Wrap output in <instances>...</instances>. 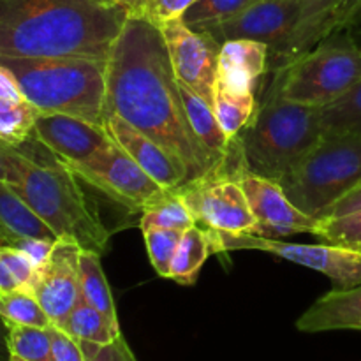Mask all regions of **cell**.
Returning <instances> with one entry per match:
<instances>
[{"label":"cell","instance_id":"cell-1","mask_svg":"<svg viewBox=\"0 0 361 361\" xmlns=\"http://www.w3.org/2000/svg\"><path fill=\"white\" fill-rule=\"evenodd\" d=\"M106 111L161 145L183 169L185 185L222 162L194 134L161 28L143 18H127L111 48Z\"/></svg>","mask_w":361,"mask_h":361},{"label":"cell","instance_id":"cell-2","mask_svg":"<svg viewBox=\"0 0 361 361\" xmlns=\"http://www.w3.org/2000/svg\"><path fill=\"white\" fill-rule=\"evenodd\" d=\"M129 18L102 0H0V56L106 60Z\"/></svg>","mask_w":361,"mask_h":361},{"label":"cell","instance_id":"cell-3","mask_svg":"<svg viewBox=\"0 0 361 361\" xmlns=\"http://www.w3.org/2000/svg\"><path fill=\"white\" fill-rule=\"evenodd\" d=\"M20 150L23 157L18 166V180L11 187L48 224L56 238H71L83 250L102 256L111 233L85 194L80 178L53 154L46 161H39L23 148Z\"/></svg>","mask_w":361,"mask_h":361},{"label":"cell","instance_id":"cell-4","mask_svg":"<svg viewBox=\"0 0 361 361\" xmlns=\"http://www.w3.org/2000/svg\"><path fill=\"white\" fill-rule=\"evenodd\" d=\"M39 113L106 123V60L83 56H0Z\"/></svg>","mask_w":361,"mask_h":361},{"label":"cell","instance_id":"cell-5","mask_svg":"<svg viewBox=\"0 0 361 361\" xmlns=\"http://www.w3.org/2000/svg\"><path fill=\"white\" fill-rule=\"evenodd\" d=\"M321 137V109L288 101L274 78L252 123H247L236 141L247 169L281 182Z\"/></svg>","mask_w":361,"mask_h":361},{"label":"cell","instance_id":"cell-6","mask_svg":"<svg viewBox=\"0 0 361 361\" xmlns=\"http://www.w3.org/2000/svg\"><path fill=\"white\" fill-rule=\"evenodd\" d=\"M279 183L300 210L319 219L361 185V134L323 136Z\"/></svg>","mask_w":361,"mask_h":361},{"label":"cell","instance_id":"cell-7","mask_svg":"<svg viewBox=\"0 0 361 361\" xmlns=\"http://www.w3.org/2000/svg\"><path fill=\"white\" fill-rule=\"evenodd\" d=\"M274 78L288 101L326 108L361 81V46L351 28L335 30Z\"/></svg>","mask_w":361,"mask_h":361},{"label":"cell","instance_id":"cell-8","mask_svg":"<svg viewBox=\"0 0 361 361\" xmlns=\"http://www.w3.org/2000/svg\"><path fill=\"white\" fill-rule=\"evenodd\" d=\"M238 154L235 137L228 155L217 168L180 187L178 192L192 212L196 224L231 235H254L257 221L235 173Z\"/></svg>","mask_w":361,"mask_h":361},{"label":"cell","instance_id":"cell-9","mask_svg":"<svg viewBox=\"0 0 361 361\" xmlns=\"http://www.w3.org/2000/svg\"><path fill=\"white\" fill-rule=\"evenodd\" d=\"M214 252L231 250H261L300 267L326 275L331 289H351L361 284V252L330 243H293L259 235H231L208 229Z\"/></svg>","mask_w":361,"mask_h":361},{"label":"cell","instance_id":"cell-10","mask_svg":"<svg viewBox=\"0 0 361 361\" xmlns=\"http://www.w3.org/2000/svg\"><path fill=\"white\" fill-rule=\"evenodd\" d=\"M73 173L130 212H143L169 192L115 141Z\"/></svg>","mask_w":361,"mask_h":361},{"label":"cell","instance_id":"cell-11","mask_svg":"<svg viewBox=\"0 0 361 361\" xmlns=\"http://www.w3.org/2000/svg\"><path fill=\"white\" fill-rule=\"evenodd\" d=\"M235 173L236 178L242 183L250 212L257 221L254 235L268 236V238H279V236H289L296 233L314 235L317 228V219L300 210L286 196L281 183L247 169L242 152L238 154Z\"/></svg>","mask_w":361,"mask_h":361},{"label":"cell","instance_id":"cell-12","mask_svg":"<svg viewBox=\"0 0 361 361\" xmlns=\"http://www.w3.org/2000/svg\"><path fill=\"white\" fill-rule=\"evenodd\" d=\"M159 28L164 37L176 80L185 83L212 104L222 44H219L208 32H197L187 27L182 18L168 21Z\"/></svg>","mask_w":361,"mask_h":361},{"label":"cell","instance_id":"cell-13","mask_svg":"<svg viewBox=\"0 0 361 361\" xmlns=\"http://www.w3.org/2000/svg\"><path fill=\"white\" fill-rule=\"evenodd\" d=\"M34 137L71 171L97 157L113 141L104 126L66 113H39Z\"/></svg>","mask_w":361,"mask_h":361},{"label":"cell","instance_id":"cell-14","mask_svg":"<svg viewBox=\"0 0 361 361\" xmlns=\"http://www.w3.org/2000/svg\"><path fill=\"white\" fill-rule=\"evenodd\" d=\"M80 252L81 247L74 240L56 238L48 259L39 268L34 295L56 328L81 302Z\"/></svg>","mask_w":361,"mask_h":361},{"label":"cell","instance_id":"cell-15","mask_svg":"<svg viewBox=\"0 0 361 361\" xmlns=\"http://www.w3.org/2000/svg\"><path fill=\"white\" fill-rule=\"evenodd\" d=\"M300 0H254L236 16L208 28L224 44L228 41H256L275 49L289 37L298 20Z\"/></svg>","mask_w":361,"mask_h":361},{"label":"cell","instance_id":"cell-16","mask_svg":"<svg viewBox=\"0 0 361 361\" xmlns=\"http://www.w3.org/2000/svg\"><path fill=\"white\" fill-rule=\"evenodd\" d=\"M106 130L111 140L129 154L152 178L169 190H178L185 185V173L178 162L159 143L120 118L115 113L106 111Z\"/></svg>","mask_w":361,"mask_h":361},{"label":"cell","instance_id":"cell-17","mask_svg":"<svg viewBox=\"0 0 361 361\" xmlns=\"http://www.w3.org/2000/svg\"><path fill=\"white\" fill-rule=\"evenodd\" d=\"M342 0H300L298 20L289 37L270 51L268 71L286 69L331 34L334 18Z\"/></svg>","mask_w":361,"mask_h":361},{"label":"cell","instance_id":"cell-18","mask_svg":"<svg viewBox=\"0 0 361 361\" xmlns=\"http://www.w3.org/2000/svg\"><path fill=\"white\" fill-rule=\"evenodd\" d=\"M303 334L361 331V284L351 289H331L317 298L296 321Z\"/></svg>","mask_w":361,"mask_h":361},{"label":"cell","instance_id":"cell-19","mask_svg":"<svg viewBox=\"0 0 361 361\" xmlns=\"http://www.w3.org/2000/svg\"><path fill=\"white\" fill-rule=\"evenodd\" d=\"M270 48L256 41H228L222 44L215 83L238 92L256 94V85L268 73Z\"/></svg>","mask_w":361,"mask_h":361},{"label":"cell","instance_id":"cell-20","mask_svg":"<svg viewBox=\"0 0 361 361\" xmlns=\"http://www.w3.org/2000/svg\"><path fill=\"white\" fill-rule=\"evenodd\" d=\"M39 109L28 101L13 74L0 66V141L21 147L34 137Z\"/></svg>","mask_w":361,"mask_h":361},{"label":"cell","instance_id":"cell-21","mask_svg":"<svg viewBox=\"0 0 361 361\" xmlns=\"http://www.w3.org/2000/svg\"><path fill=\"white\" fill-rule=\"evenodd\" d=\"M0 228L14 240L37 238L55 242L56 235L6 182H0Z\"/></svg>","mask_w":361,"mask_h":361},{"label":"cell","instance_id":"cell-22","mask_svg":"<svg viewBox=\"0 0 361 361\" xmlns=\"http://www.w3.org/2000/svg\"><path fill=\"white\" fill-rule=\"evenodd\" d=\"M178 87L183 106H185L187 120H189L194 134L219 161H224L229 148H231V140H228V136L222 130L212 104L182 81H178Z\"/></svg>","mask_w":361,"mask_h":361},{"label":"cell","instance_id":"cell-23","mask_svg":"<svg viewBox=\"0 0 361 361\" xmlns=\"http://www.w3.org/2000/svg\"><path fill=\"white\" fill-rule=\"evenodd\" d=\"M214 252L207 228L192 226L183 231L180 245L176 249L171 264V281L182 286H192L197 282L200 271L207 263L208 256Z\"/></svg>","mask_w":361,"mask_h":361},{"label":"cell","instance_id":"cell-24","mask_svg":"<svg viewBox=\"0 0 361 361\" xmlns=\"http://www.w3.org/2000/svg\"><path fill=\"white\" fill-rule=\"evenodd\" d=\"M60 330L66 331L74 341L90 342V344L97 345L109 344L122 335L118 323L109 319L106 314L92 307L83 298L74 307V310L69 314L66 323L60 326Z\"/></svg>","mask_w":361,"mask_h":361},{"label":"cell","instance_id":"cell-25","mask_svg":"<svg viewBox=\"0 0 361 361\" xmlns=\"http://www.w3.org/2000/svg\"><path fill=\"white\" fill-rule=\"evenodd\" d=\"M214 111L228 140H235L247 127L256 113V94L238 92L215 83L214 87Z\"/></svg>","mask_w":361,"mask_h":361},{"label":"cell","instance_id":"cell-26","mask_svg":"<svg viewBox=\"0 0 361 361\" xmlns=\"http://www.w3.org/2000/svg\"><path fill=\"white\" fill-rule=\"evenodd\" d=\"M80 288L81 298L111 321L118 323L116 316L115 298H113L111 288L108 284L104 270L101 264V254L92 252V250H83L80 252Z\"/></svg>","mask_w":361,"mask_h":361},{"label":"cell","instance_id":"cell-27","mask_svg":"<svg viewBox=\"0 0 361 361\" xmlns=\"http://www.w3.org/2000/svg\"><path fill=\"white\" fill-rule=\"evenodd\" d=\"M192 226H196V219H194L192 212L187 207L185 200L180 196L178 190H169L162 200L141 212V231L152 228L185 231Z\"/></svg>","mask_w":361,"mask_h":361},{"label":"cell","instance_id":"cell-28","mask_svg":"<svg viewBox=\"0 0 361 361\" xmlns=\"http://www.w3.org/2000/svg\"><path fill=\"white\" fill-rule=\"evenodd\" d=\"M323 136L361 134V81L338 101L321 108Z\"/></svg>","mask_w":361,"mask_h":361},{"label":"cell","instance_id":"cell-29","mask_svg":"<svg viewBox=\"0 0 361 361\" xmlns=\"http://www.w3.org/2000/svg\"><path fill=\"white\" fill-rule=\"evenodd\" d=\"M39 279V268L27 254L14 245L0 247V293H34Z\"/></svg>","mask_w":361,"mask_h":361},{"label":"cell","instance_id":"cell-30","mask_svg":"<svg viewBox=\"0 0 361 361\" xmlns=\"http://www.w3.org/2000/svg\"><path fill=\"white\" fill-rule=\"evenodd\" d=\"M0 317L6 324L34 328L51 326L48 314L44 312L34 293L23 291V289L0 293Z\"/></svg>","mask_w":361,"mask_h":361},{"label":"cell","instance_id":"cell-31","mask_svg":"<svg viewBox=\"0 0 361 361\" xmlns=\"http://www.w3.org/2000/svg\"><path fill=\"white\" fill-rule=\"evenodd\" d=\"M11 356L25 361H56L49 328L7 324Z\"/></svg>","mask_w":361,"mask_h":361},{"label":"cell","instance_id":"cell-32","mask_svg":"<svg viewBox=\"0 0 361 361\" xmlns=\"http://www.w3.org/2000/svg\"><path fill=\"white\" fill-rule=\"evenodd\" d=\"M254 0H196L183 13L182 20L192 30L204 32L242 13Z\"/></svg>","mask_w":361,"mask_h":361},{"label":"cell","instance_id":"cell-33","mask_svg":"<svg viewBox=\"0 0 361 361\" xmlns=\"http://www.w3.org/2000/svg\"><path fill=\"white\" fill-rule=\"evenodd\" d=\"M314 236L321 243L345 247L361 252V210L341 217L317 219Z\"/></svg>","mask_w":361,"mask_h":361},{"label":"cell","instance_id":"cell-34","mask_svg":"<svg viewBox=\"0 0 361 361\" xmlns=\"http://www.w3.org/2000/svg\"><path fill=\"white\" fill-rule=\"evenodd\" d=\"M145 243H147V252L150 257V263L154 270L161 277H171V264L175 259L176 249L180 245L183 231L178 229H161L152 228L143 231Z\"/></svg>","mask_w":361,"mask_h":361},{"label":"cell","instance_id":"cell-35","mask_svg":"<svg viewBox=\"0 0 361 361\" xmlns=\"http://www.w3.org/2000/svg\"><path fill=\"white\" fill-rule=\"evenodd\" d=\"M196 0H140L129 16L143 18L150 23L162 27L168 21L182 18Z\"/></svg>","mask_w":361,"mask_h":361},{"label":"cell","instance_id":"cell-36","mask_svg":"<svg viewBox=\"0 0 361 361\" xmlns=\"http://www.w3.org/2000/svg\"><path fill=\"white\" fill-rule=\"evenodd\" d=\"M85 356L88 361H137L130 345L127 344L126 337L120 335L109 344H90V342H80Z\"/></svg>","mask_w":361,"mask_h":361},{"label":"cell","instance_id":"cell-37","mask_svg":"<svg viewBox=\"0 0 361 361\" xmlns=\"http://www.w3.org/2000/svg\"><path fill=\"white\" fill-rule=\"evenodd\" d=\"M49 334H51L53 353H55L56 361H88L80 342L69 337L66 331L51 324Z\"/></svg>","mask_w":361,"mask_h":361},{"label":"cell","instance_id":"cell-38","mask_svg":"<svg viewBox=\"0 0 361 361\" xmlns=\"http://www.w3.org/2000/svg\"><path fill=\"white\" fill-rule=\"evenodd\" d=\"M23 152L18 147L0 141V182L13 185L18 180V166H20Z\"/></svg>","mask_w":361,"mask_h":361},{"label":"cell","instance_id":"cell-39","mask_svg":"<svg viewBox=\"0 0 361 361\" xmlns=\"http://www.w3.org/2000/svg\"><path fill=\"white\" fill-rule=\"evenodd\" d=\"M53 243L55 242H48V240H37V238H18L14 240L13 245L18 247V249L23 250L35 264L37 268H41L44 264V261L48 259L49 250H51Z\"/></svg>","mask_w":361,"mask_h":361},{"label":"cell","instance_id":"cell-40","mask_svg":"<svg viewBox=\"0 0 361 361\" xmlns=\"http://www.w3.org/2000/svg\"><path fill=\"white\" fill-rule=\"evenodd\" d=\"M358 210H361V185L356 187V189H353L349 194H345L341 201H337L334 207L328 208L319 219L341 217V215H348Z\"/></svg>","mask_w":361,"mask_h":361},{"label":"cell","instance_id":"cell-41","mask_svg":"<svg viewBox=\"0 0 361 361\" xmlns=\"http://www.w3.org/2000/svg\"><path fill=\"white\" fill-rule=\"evenodd\" d=\"M360 6H361V0H342V4L338 6L337 13H335L334 28H331V32L342 30V28H345L349 18H351L353 14L356 13V9H358Z\"/></svg>","mask_w":361,"mask_h":361},{"label":"cell","instance_id":"cell-42","mask_svg":"<svg viewBox=\"0 0 361 361\" xmlns=\"http://www.w3.org/2000/svg\"><path fill=\"white\" fill-rule=\"evenodd\" d=\"M0 361H11L9 351V330L4 319L0 317Z\"/></svg>","mask_w":361,"mask_h":361},{"label":"cell","instance_id":"cell-43","mask_svg":"<svg viewBox=\"0 0 361 361\" xmlns=\"http://www.w3.org/2000/svg\"><path fill=\"white\" fill-rule=\"evenodd\" d=\"M104 4H108V6H118V7H126L127 11H129V14L133 13V9L136 7V4L140 2V0H102Z\"/></svg>","mask_w":361,"mask_h":361},{"label":"cell","instance_id":"cell-44","mask_svg":"<svg viewBox=\"0 0 361 361\" xmlns=\"http://www.w3.org/2000/svg\"><path fill=\"white\" fill-rule=\"evenodd\" d=\"M356 27H361V6L356 9V13L349 18L348 25H345V28H356Z\"/></svg>","mask_w":361,"mask_h":361},{"label":"cell","instance_id":"cell-45","mask_svg":"<svg viewBox=\"0 0 361 361\" xmlns=\"http://www.w3.org/2000/svg\"><path fill=\"white\" fill-rule=\"evenodd\" d=\"M4 245H13V238H11V236L7 235L2 228H0V247H4Z\"/></svg>","mask_w":361,"mask_h":361},{"label":"cell","instance_id":"cell-46","mask_svg":"<svg viewBox=\"0 0 361 361\" xmlns=\"http://www.w3.org/2000/svg\"><path fill=\"white\" fill-rule=\"evenodd\" d=\"M351 30H353V35H355V39L360 42V46H361V27L351 28Z\"/></svg>","mask_w":361,"mask_h":361},{"label":"cell","instance_id":"cell-47","mask_svg":"<svg viewBox=\"0 0 361 361\" xmlns=\"http://www.w3.org/2000/svg\"><path fill=\"white\" fill-rule=\"evenodd\" d=\"M11 361H25V360L18 358V356H11Z\"/></svg>","mask_w":361,"mask_h":361}]
</instances>
